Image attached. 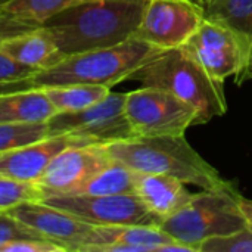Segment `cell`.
<instances>
[{
    "mask_svg": "<svg viewBox=\"0 0 252 252\" xmlns=\"http://www.w3.org/2000/svg\"><path fill=\"white\" fill-rule=\"evenodd\" d=\"M146 0H80L41 24L65 56L134 37Z\"/></svg>",
    "mask_w": 252,
    "mask_h": 252,
    "instance_id": "6da1fadb",
    "label": "cell"
},
{
    "mask_svg": "<svg viewBox=\"0 0 252 252\" xmlns=\"http://www.w3.org/2000/svg\"><path fill=\"white\" fill-rule=\"evenodd\" d=\"M111 158L137 173L164 174L205 190H233L232 182L202 158L185 134L131 137L105 145Z\"/></svg>",
    "mask_w": 252,
    "mask_h": 252,
    "instance_id": "7a4b0ae2",
    "label": "cell"
},
{
    "mask_svg": "<svg viewBox=\"0 0 252 252\" xmlns=\"http://www.w3.org/2000/svg\"><path fill=\"white\" fill-rule=\"evenodd\" d=\"M128 80L167 90L188 102L198 112V126L227 112L224 81L211 77L183 46L162 50L136 69Z\"/></svg>",
    "mask_w": 252,
    "mask_h": 252,
    "instance_id": "3957f363",
    "label": "cell"
},
{
    "mask_svg": "<svg viewBox=\"0 0 252 252\" xmlns=\"http://www.w3.org/2000/svg\"><path fill=\"white\" fill-rule=\"evenodd\" d=\"M158 49L146 41L130 38L117 46L81 52L65 56L55 66L31 77L34 87L63 84H94L112 87L159 55Z\"/></svg>",
    "mask_w": 252,
    "mask_h": 252,
    "instance_id": "277c9868",
    "label": "cell"
},
{
    "mask_svg": "<svg viewBox=\"0 0 252 252\" xmlns=\"http://www.w3.org/2000/svg\"><path fill=\"white\" fill-rule=\"evenodd\" d=\"M238 190H202L158 227L174 241L199 252V245L211 238L230 235L248 223L238 202Z\"/></svg>",
    "mask_w": 252,
    "mask_h": 252,
    "instance_id": "5b68a950",
    "label": "cell"
},
{
    "mask_svg": "<svg viewBox=\"0 0 252 252\" xmlns=\"http://www.w3.org/2000/svg\"><path fill=\"white\" fill-rule=\"evenodd\" d=\"M124 111L134 137L177 136L198 126L192 105L158 87L142 86L126 93Z\"/></svg>",
    "mask_w": 252,
    "mask_h": 252,
    "instance_id": "8992f818",
    "label": "cell"
},
{
    "mask_svg": "<svg viewBox=\"0 0 252 252\" xmlns=\"http://www.w3.org/2000/svg\"><path fill=\"white\" fill-rule=\"evenodd\" d=\"M126 93L109 92L100 102L77 111L56 112L49 121V136L71 134L87 143L108 145L134 137L124 111Z\"/></svg>",
    "mask_w": 252,
    "mask_h": 252,
    "instance_id": "52a82bcc",
    "label": "cell"
},
{
    "mask_svg": "<svg viewBox=\"0 0 252 252\" xmlns=\"http://www.w3.org/2000/svg\"><path fill=\"white\" fill-rule=\"evenodd\" d=\"M204 16V7L196 0H146L133 38L162 50L182 47L198 30Z\"/></svg>",
    "mask_w": 252,
    "mask_h": 252,
    "instance_id": "ba28073f",
    "label": "cell"
},
{
    "mask_svg": "<svg viewBox=\"0 0 252 252\" xmlns=\"http://www.w3.org/2000/svg\"><path fill=\"white\" fill-rule=\"evenodd\" d=\"M183 47L211 77L220 81L236 77L244 69L250 52L232 28L207 16Z\"/></svg>",
    "mask_w": 252,
    "mask_h": 252,
    "instance_id": "9c48e42d",
    "label": "cell"
},
{
    "mask_svg": "<svg viewBox=\"0 0 252 252\" xmlns=\"http://www.w3.org/2000/svg\"><path fill=\"white\" fill-rule=\"evenodd\" d=\"M59 210L71 213L93 226L151 224L158 226L157 217L143 205L136 193L124 195H49L41 199Z\"/></svg>",
    "mask_w": 252,
    "mask_h": 252,
    "instance_id": "30bf717a",
    "label": "cell"
},
{
    "mask_svg": "<svg viewBox=\"0 0 252 252\" xmlns=\"http://www.w3.org/2000/svg\"><path fill=\"white\" fill-rule=\"evenodd\" d=\"M112 161L105 145H72L53 158L37 185L44 196L68 195Z\"/></svg>",
    "mask_w": 252,
    "mask_h": 252,
    "instance_id": "8fae6325",
    "label": "cell"
},
{
    "mask_svg": "<svg viewBox=\"0 0 252 252\" xmlns=\"http://www.w3.org/2000/svg\"><path fill=\"white\" fill-rule=\"evenodd\" d=\"M75 252H193L158 226H93Z\"/></svg>",
    "mask_w": 252,
    "mask_h": 252,
    "instance_id": "7c38bea8",
    "label": "cell"
},
{
    "mask_svg": "<svg viewBox=\"0 0 252 252\" xmlns=\"http://www.w3.org/2000/svg\"><path fill=\"white\" fill-rule=\"evenodd\" d=\"M7 213L38 232L41 236L63 245L68 252L77 251L93 229V224L43 201L25 202Z\"/></svg>",
    "mask_w": 252,
    "mask_h": 252,
    "instance_id": "4fadbf2b",
    "label": "cell"
},
{
    "mask_svg": "<svg viewBox=\"0 0 252 252\" xmlns=\"http://www.w3.org/2000/svg\"><path fill=\"white\" fill-rule=\"evenodd\" d=\"M72 145H92L71 134L47 136L41 140L0 152V176L37 183L53 158Z\"/></svg>",
    "mask_w": 252,
    "mask_h": 252,
    "instance_id": "5bb4252c",
    "label": "cell"
},
{
    "mask_svg": "<svg viewBox=\"0 0 252 252\" xmlns=\"http://www.w3.org/2000/svg\"><path fill=\"white\" fill-rule=\"evenodd\" d=\"M134 193L149 213L157 217L158 223L182 210L193 196L186 183L179 179L152 173L134 171Z\"/></svg>",
    "mask_w": 252,
    "mask_h": 252,
    "instance_id": "9a60e30c",
    "label": "cell"
},
{
    "mask_svg": "<svg viewBox=\"0 0 252 252\" xmlns=\"http://www.w3.org/2000/svg\"><path fill=\"white\" fill-rule=\"evenodd\" d=\"M0 47L19 63L31 66L38 72L55 66L65 58L44 27L10 38L0 44Z\"/></svg>",
    "mask_w": 252,
    "mask_h": 252,
    "instance_id": "2e32d148",
    "label": "cell"
},
{
    "mask_svg": "<svg viewBox=\"0 0 252 252\" xmlns=\"http://www.w3.org/2000/svg\"><path fill=\"white\" fill-rule=\"evenodd\" d=\"M55 114L56 109L40 87L0 94V123H47Z\"/></svg>",
    "mask_w": 252,
    "mask_h": 252,
    "instance_id": "e0dca14e",
    "label": "cell"
},
{
    "mask_svg": "<svg viewBox=\"0 0 252 252\" xmlns=\"http://www.w3.org/2000/svg\"><path fill=\"white\" fill-rule=\"evenodd\" d=\"M134 171L112 161L68 195H124L134 193Z\"/></svg>",
    "mask_w": 252,
    "mask_h": 252,
    "instance_id": "ac0fdd59",
    "label": "cell"
},
{
    "mask_svg": "<svg viewBox=\"0 0 252 252\" xmlns=\"http://www.w3.org/2000/svg\"><path fill=\"white\" fill-rule=\"evenodd\" d=\"M56 112H77L100 102L109 92V87L94 84H63L41 87Z\"/></svg>",
    "mask_w": 252,
    "mask_h": 252,
    "instance_id": "d6986e66",
    "label": "cell"
},
{
    "mask_svg": "<svg viewBox=\"0 0 252 252\" xmlns=\"http://www.w3.org/2000/svg\"><path fill=\"white\" fill-rule=\"evenodd\" d=\"M204 15L227 25L248 47L251 46L252 0H214L204 9Z\"/></svg>",
    "mask_w": 252,
    "mask_h": 252,
    "instance_id": "ffe728a7",
    "label": "cell"
},
{
    "mask_svg": "<svg viewBox=\"0 0 252 252\" xmlns=\"http://www.w3.org/2000/svg\"><path fill=\"white\" fill-rule=\"evenodd\" d=\"M77 1L80 0H7L1 10L41 25L53 15L62 12Z\"/></svg>",
    "mask_w": 252,
    "mask_h": 252,
    "instance_id": "44dd1931",
    "label": "cell"
},
{
    "mask_svg": "<svg viewBox=\"0 0 252 252\" xmlns=\"http://www.w3.org/2000/svg\"><path fill=\"white\" fill-rule=\"evenodd\" d=\"M43 196V189L37 183L0 176V213H7L25 202L41 201Z\"/></svg>",
    "mask_w": 252,
    "mask_h": 252,
    "instance_id": "7402d4cb",
    "label": "cell"
},
{
    "mask_svg": "<svg viewBox=\"0 0 252 252\" xmlns=\"http://www.w3.org/2000/svg\"><path fill=\"white\" fill-rule=\"evenodd\" d=\"M49 136L47 123L12 124L0 123V152L10 151Z\"/></svg>",
    "mask_w": 252,
    "mask_h": 252,
    "instance_id": "603a6c76",
    "label": "cell"
},
{
    "mask_svg": "<svg viewBox=\"0 0 252 252\" xmlns=\"http://www.w3.org/2000/svg\"><path fill=\"white\" fill-rule=\"evenodd\" d=\"M199 252H252V227L247 224L230 235L207 239L199 245Z\"/></svg>",
    "mask_w": 252,
    "mask_h": 252,
    "instance_id": "cb8c5ba5",
    "label": "cell"
},
{
    "mask_svg": "<svg viewBox=\"0 0 252 252\" xmlns=\"http://www.w3.org/2000/svg\"><path fill=\"white\" fill-rule=\"evenodd\" d=\"M22 239H47L9 213H0V248Z\"/></svg>",
    "mask_w": 252,
    "mask_h": 252,
    "instance_id": "d4e9b609",
    "label": "cell"
},
{
    "mask_svg": "<svg viewBox=\"0 0 252 252\" xmlns=\"http://www.w3.org/2000/svg\"><path fill=\"white\" fill-rule=\"evenodd\" d=\"M38 27H41V25L37 22L27 21V19L18 18L12 13L0 10V44H3L4 41H7L10 38H15L24 32L32 31Z\"/></svg>",
    "mask_w": 252,
    "mask_h": 252,
    "instance_id": "484cf974",
    "label": "cell"
},
{
    "mask_svg": "<svg viewBox=\"0 0 252 252\" xmlns=\"http://www.w3.org/2000/svg\"><path fill=\"white\" fill-rule=\"evenodd\" d=\"M38 71L27 66L24 63H19L13 58H10L1 47H0V83H12V81H21L25 78H31Z\"/></svg>",
    "mask_w": 252,
    "mask_h": 252,
    "instance_id": "4316f807",
    "label": "cell"
},
{
    "mask_svg": "<svg viewBox=\"0 0 252 252\" xmlns=\"http://www.w3.org/2000/svg\"><path fill=\"white\" fill-rule=\"evenodd\" d=\"M0 252H68V250L50 239H22L3 245Z\"/></svg>",
    "mask_w": 252,
    "mask_h": 252,
    "instance_id": "83f0119b",
    "label": "cell"
},
{
    "mask_svg": "<svg viewBox=\"0 0 252 252\" xmlns=\"http://www.w3.org/2000/svg\"><path fill=\"white\" fill-rule=\"evenodd\" d=\"M34 84L31 78H25L21 81H12V83H0V94L16 92V90H25V89H32Z\"/></svg>",
    "mask_w": 252,
    "mask_h": 252,
    "instance_id": "f1b7e54d",
    "label": "cell"
},
{
    "mask_svg": "<svg viewBox=\"0 0 252 252\" xmlns=\"http://www.w3.org/2000/svg\"><path fill=\"white\" fill-rule=\"evenodd\" d=\"M252 80V41L251 46H250V53H248V59H247V63L244 66V69L235 77V83L238 86L244 84L245 81H250Z\"/></svg>",
    "mask_w": 252,
    "mask_h": 252,
    "instance_id": "f546056e",
    "label": "cell"
},
{
    "mask_svg": "<svg viewBox=\"0 0 252 252\" xmlns=\"http://www.w3.org/2000/svg\"><path fill=\"white\" fill-rule=\"evenodd\" d=\"M238 202H239V207L244 213L247 223L252 227V199H248V198L242 196L241 193H238Z\"/></svg>",
    "mask_w": 252,
    "mask_h": 252,
    "instance_id": "4dcf8cb0",
    "label": "cell"
},
{
    "mask_svg": "<svg viewBox=\"0 0 252 252\" xmlns=\"http://www.w3.org/2000/svg\"><path fill=\"white\" fill-rule=\"evenodd\" d=\"M196 1H198V3H199V4H201V6H202L204 9H205V7H207L208 4H211V3H213L214 0H196Z\"/></svg>",
    "mask_w": 252,
    "mask_h": 252,
    "instance_id": "1f68e13d",
    "label": "cell"
},
{
    "mask_svg": "<svg viewBox=\"0 0 252 252\" xmlns=\"http://www.w3.org/2000/svg\"><path fill=\"white\" fill-rule=\"evenodd\" d=\"M7 0H0V10H1V7H3V4L6 3Z\"/></svg>",
    "mask_w": 252,
    "mask_h": 252,
    "instance_id": "d6a6232c",
    "label": "cell"
}]
</instances>
